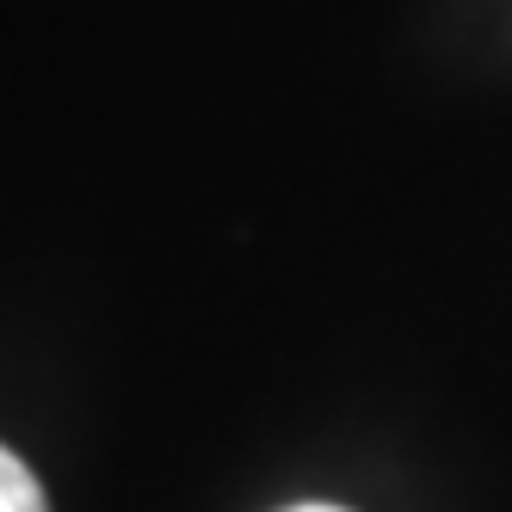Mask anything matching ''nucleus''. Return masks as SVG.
Instances as JSON below:
<instances>
[{
  "label": "nucleus",
  "instance_id": "obj_1",
  "mask_svg": "<svg viewBox=\"0 0 512 512\" xmlns=\"http://www.w3.org/2000/svg\"><path fill=\"white\" fill-rule=\"evenodd\" d=\"M0 512H50L38 475H31L7 445H0Z\"/></svg>",
  "mask_w": 512,
  "mask_h": 512
},
{
  "label": "nucleus",
  "instance_id": "obj_2",
  "mask_svg": "<svg viewBox=\"0 0 512 512\" xmlns=\"http://www.w3.org/2000/svg\"><path fill=\"white\" fill-rule=\"evenodd\" d=\"M284 512H346V506H321V500H309V506H284Z\"/></svg>",
  "mask_w": 512,
  "mask_h": 512
}]
</instances>
